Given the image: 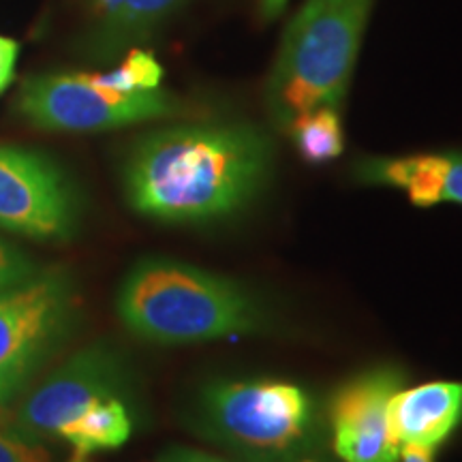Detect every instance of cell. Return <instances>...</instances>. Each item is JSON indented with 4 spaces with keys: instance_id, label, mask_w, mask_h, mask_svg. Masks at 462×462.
<instances>
[{
    "instance_id": "9c48e42d",
    "label": "cell",
    "mask_w": 462,
    "mask_h": 462,
    "mask_svg": "<svg viewBox=\"0 0 462 462\" xmlns=\"http://www.w3.org/2000/svg\"><path fill=\"white\" fill-rule=\"evenodd\" d=\"M396 368H374L346 381L330 402L334 452L345 462H398L401 443L390 429L388 409L401 390Z\"/></svg>"
},
{
    "instance_id": "d6986e66",
    "label": "cell",
    "mask_w": 462,
    "mask_h": 462,
    "mask_svg": "<svg viewBox=\"0 0 462 462\" xmlns=\"http://www.w3.org/2000/svg\"><path fill=\"white\" fill-rule=\"evenodd\" d=\"M159 462H231V460L218 458V456H212V454L198 452V449L173 448V449H170V452H165L163 456H161Z\"/></svg>"
},
{
    "instance_id": "ba28073f",
    "label": "cell",
    "mask_w": 462,
    "mask_h": 462,
    "mask_svg": "<svg viewBox=\"0 0 462 462\" xmlns=\"http://www.w3.org/2000/svg\"><path fill=\"white\" fill-rule=\"evenodd\" d=\"M120 383L123 373L112 351L106 346H88L58 366L22 402L9 429L34 446L58 439V432L90 402L103 396H116Z\"/></svg>"
},
{
    "instance_id": "8992f818",
    "label": "cell",
    "mask_w": 462,
    "mask_h": 462,
    "mask_svg": "<svg viewBox=\"0 0 462 462\" xmlns=\"http://www.w3.org/2000/svg\"><path fill=\"white\" fill-rule=\"evenodd\" d=\"M73 293L65 276L45 274L0 291V407L67 330Z\"/></svg>"
},
{
    "instance_id": "2e32d148",
    "label": "cell",
    "mask_w": 462,
    "mask_h": 462,
    "mask_svg": "<svg viewBox=\"0 0 462 462\" xmlns=\"http://www.w3.org/2000/svg\"><path fill=\"white\" fill-rule=\"evenodd\" d=\"M34 276V265L24 253L17 251L9 242L0 240V291L22 285Z\"/></svg>"
},
{
    "instance_id": "7a4b0ae2",
    "label": "cell",
    "mask_w": 462,
    "mask_h": 462,
    "mask_svg": "<svg viewBox=\"0 0 462 462\" xmlns=\"http://www.w3.org/2000/svg\"><path fill=\"white\" fill-rule=\"evenodd\" d=\"M118 315L133 334L187 345L262 332L265 313L238 282L176 259H143L125 276Z\"/></svg>"
},
{
    "instance_id": "ffe728a7",
    "label": "cell",
    "mask_w": 462,
    "mask_h": 462,
    "mask_svg": "<svg viewBox=\"0 0 462 462\" xmlns=\"http://www.w3.org/2000/svg\"><path fill=\"white\" fill-rule=\"evenodd\" d=\"M402 462H435V448L429 446H401Z\"/></svg>"
},
{
    "instance_id": "277c9868",
    "label": "cell",
    "mask_w": 462,
    "mask_h": 462,
    "mask_svg": "<svg viewBox=\"0 0 462 462\" xmlns=\"http://www.w3.org/2000/svg\"><path fill=\"white\" fill-rule=\"evenodd\" d=\"M208 437L248 462H296L313 443L315 402L289 381H218L199 401Z\"/></svg>"
},
{
    "instance_id": "44dd1931",
    "label": "cell",
    "mask_w": 462,
    "mask_h": 462,
    "mask_svg": "<svg viewBox=\"0 0 462 462\" xmlns=\"http://www.w3.org/2000/svg\"><path fill=\"white\" fill-rule=\"evenodd\" d=\"M263 5H265V11H268V14H276V11L285 5V0H263Z\"/></svg>"
},
{
    "instance_id": "52a82bcc",
    "label": "cell",
    "mask_w": 462,
    "mask_h": 462,
    "mask_svg": "<svg viewBox=\"0 0 462 462\" xmlns=\"http://www.w3.org/2000/svg\"><path fill=\"white\" fill-rule=\"evenodd\" d=\"M78 199L67 173L42 152L0 146V229L28 238H67Z\"/></svg>"
},
{
    "instance_id": "7c38bea8",
    "label": "cell",
    "mask_w": 462,
    "mask_h": 462,
    "mask_svg": "<svg viewBox=\"0 0 462 462\" xmlns=\"http://www.w3.org/2000/svg\"><path fill=\"white\" fill-rule=\"evenodd\" d=\"M131 415L118 396H103L90 402L78 418L58 432V439L73 448V460L88 462L92 454L116 449L129 441Z\"/></svg>"
},
{
    "instance_id": "e0dca14e",
    "label": "cell",
    "mask_w": 462,
    "mask_h": 462,
    "mask_svg": "<svg viewBox=\"0 0 462 462\" xmlns=\"http://www.w3.org/2000/svg\"><path fill=\"white\" fill-rule=\"evenodd\" d=\"M0 462H50L42 448L15 435L0 421Z\"/></svg>"
},
{
    "instance_id": "5bb4252c",
    "label": "cell",
    "mask_w": 462,
    "mask_h": 462,
    "mask_svg": "<svg viewBox=\"0 0 462 462\" xmlns=\"http://www.w3.org/2000/svg\"><path fill=\"white\" fill-rule=\"evenodd\" d=\"M180 3L182 0H88L95 20L114 37L148 31Z\"/></svg>"
},
{
    "instance_id": "3957f363",
    "label": "cell",
    "mask_w": 462,
    "mask_h": 462,
    "mask_svg": "<svg viewBox=\"0 0 462 462\" xmlns=\"http://www.w3.org/2000/svg\"><path fill=\"white\" fill-rule=\"evenodd\" d=\"M373 0H309L282 39L268 82V109L287 131L317 107H337L354 71Z\"/></svg>"
},
{
    "instance_id": "9a60e30c",
    "label": "cell",
    "mask_w": 462,
    "mask_h": 462,
    "mask_svg": "<svg viewBox=\"0 0 462 462\" xmlns=\"http://www.w3.org/2000/svg\"><path fill=\"white\" fill-rule=\"evenodd\" d=\"M95 79L106 88L118 92H142L161 88L163 79V67L148 51L135 50L125 58L120 67L107 73H95Z\"/></svg>"
},
{
    "instance_id": "6da1fadb",
    "label": "cell",
    "mask_w": 462,
    "mask_h": 462,
    "mask_svg": "<svg viewBox=\"0 0 462 462\" xmlns=\"http://www.w3.org/2000/svg\"><path fill=\"white\" fill-rule=\"evenodd\" d=\"M268 167L270 143L251 126H176L148 135L131 154L126 198L161 221H212L255 198Z\"/></svg>"
},
{
    "instance_id": "4fadbf2b",
    "label": "cell",
    "mask_w": 462,
    "mask_h": 462,
    "mask_svg": "<svg viewBox=\"0 0 462 462\" xmlns=\"http://www.w3.org/2000/svg\"><path fill=\"white\" fill-rule=\"evenodd\" d=\"M300 157L309 163H326L343 154L345 135L337 107H317L300 114L287 126Z\"/></svg>"
},
{
    "instance_id": "5b68a950",
    "label": "cell",
    "mask_w": 462,
    "mask_h": 462,
    "mask_svg": "<svg viewBox=\"0 0 462 462\" xmlns=\"http://www.w3.org/2000/svg\"><path fill=\"white\" fill-rule=\"evenodd\" d=\"M17 107L45 131H106L178 112L165 90L118 92L106 88L95 73H51L24 82Z\"/></svg>"
},
{
    "instance_id": "ac0fdd59",
    "label": "cell",
    "mask_w": 462,
    "mask_h": 462,
    "mask_svg": "<svg viewBox=\"0 0 462 462\" xmlns=\"http://www.w3.org/2000/svg\"><path fill=\"white\" fill-rule=\"evenodd\" d=\"M17 56H20V45H17V42L0 34V95L14 82Z\"/></svg>"
},
{
    "instance_id": "30bf717a",
    "label": "cell",
    "mask_w": 462,
    "mask_h": 462,
    "mask_svg": "<svg viewBox=\"0 0 462 462\" xmlns=\"http://www.w3.org/2000/svg\"><path fill=\"white\" fill-rule=\"evenodd\" d=\"M388 418L401 446L437 448L462 421V383L430 381L398 390L390 401Z\"/></svg>"
},
{
    "instance_id": "8fae6325",
    "label": "cell",
    "mask_w": 462,
    "mask_h": 462,
    "mask_svg": "<svg viewBox=\"0 0 462 462\" xmlns=\"http://www.w3.org/2000/svg\"><path fill=\"white\" fill-rule=\"evenodd\" d=\"M357 176L364 182L402 189L420 208L441 201L462 206V152L368 159L357 167Z\"/></svg>"
}]
</instances>
